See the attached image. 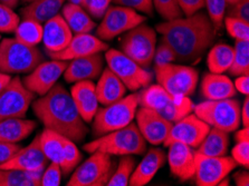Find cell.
<instances>
[{
  "instance_id": "16",
  "label": "cell",
  "mask_w": 249,
  "mask_h": 186,
  "mask_svg": "<svg viewBox=\"0 0 249 186\" xmlns=\"http://www.w3.org/2000/svg\"><path fill=\"white\" fill-rule=\"evenodd\" d=\"M210 126L206 121L200 119L196 114H188L176 123H173L167 139L163 145L167 147L173 142L183 143L186 145L197 149L206 135L208 134Z\"/></svg>"
},
{
  "instance_id": "49",
  "label": "cell",
  "mask_w": 249,
  "mask_h": 186,
  "mask_svg": "<svg viewBox=\"0 0 249 186\" xmlns=\"http://www.w3.org/2000/svg\"><path fill=\"white\" fill-rule=\"evenodd\" d=\"M20 149L18 143L0 142V166L8 162Z\"/></svg>"
},
{
  "instance_id": "3",
  "label": "cell",
  "mask_w": 249,
  "mask_h": 186,
  "mask_svg": "<svg viewBox=\"0 0 249 186\" xmlns=\"http://www.w3.org/2000/svg\"><path fill=\"white\" fill-rule=\"evenodd\" d=\"M137 94L140 107L152 109L171 123H176L194 111L195 105L189 96L169 94L159 84H150Z\"/></svg>"
},
{
  "instance_id": "2",
  "label": "cell",
  "mask_w": 249,
  "mask_h": 186,
  "mask_svg": "<svg viewBox=\"0 0 249 186\" xmlns=\"http://www.w3.org/2000/svg\"><path fill=\"white\" fill-rule=\"evenodd\" d=\"M33 111L45 128L58 133L64 137L82 143L89 134V127L77 111L76 105L60 83L44 96L32 102Z\"/></svg>"
},
{
  "instance_id": "53",
  "label": "cell",
  "mask_w": 249,
  "mask_h": 186,
  "mask_svg": "<svg viewBox=\"0 0 249 186\" xmlns=\"http://www.w3.org/2000/svg\"><path fill=\"white\" fill-rule=\"evenodd\" d=\"M235 138H236L237 142H245V140H249L248 127H244L243 130L237 132Z\"/></svg>"
},
{
  "instance_id": "31",
  "label": "cell",
  "mask_w": 249,
  "mask_h": 186,
  "mask_svg": "<svg viewBox=\"0 0 249 186\" xmlns=\"http://www.w3.org/2000/svg\"><path fill=\"white\" fill-rule=\"evenodd\" d=\"M233 60V47L227 44H217L210 49L207 56V65L210 73L224 74L231 66Z\"/></svg>"
},
{
  "instance_id": "29",
  "label": "cell",
  "mask_w": 249,
  "mask_h": 186,
  "mask_svg": "<svg viewBox=\"0 0 249 186\" xmlns=\"http://www.w3.org/2000/svg\"><path fill=\"white\" fill-rule=\"evenodd\" d=\"M229 147V135L219 128L210 127L208 134L197 147V153L211 157L226 156Z\"/></svg>"
},
{
  "instance_id": "51",
  "label": "cell",
  "mask_w": 249,
  "mask_h": 186,
  "mask_svg": "<svg viewBox=\"0 0 249 186\" xmlns=\"http://www.w3.org/2000/svg\"><path fill=\"white\" fill-rule=\"evenodd\" d=\"M233 181L237 186H248L249 185V174L247 170H238L233 174Z\"/></svg>"
},
{
  "instance_id": "54",
  "label": "cell",
  "mask_w": 249,
  "mask_h": 186,
  "mask_svg": "<svg viewBox=\"0 0 249 186\" xmlns=\"http://www.w3.org/2000/svg\"><path fill=\"white\" fill-rule=\"evenodd\" d=\"M10 75L8 74H5V73H0V92L3 89V87H5L8 83L10 82Z\"/></svg>"
},
{
  "instance_id": "46",
  "label": "cell",
  "mask_w": 249,
  "mask_h": 186,
  "mask_svg": "<svg viewBox=\"0 0 249 186\" xmlns=\"http://www.w3.org/2000/svg\"><path fill=\"white\" fill-rule=\"evenodd\" d=\"M231 157L235 159L237 165L248 169L249 166V140L237 142L231 150Z\"/></svg>"
},
{
  "instance_id": "17",
  "label": "cell",
  "mask_w": 249,
  "mask_h": 186,
  "mask_svg": "<svg viewBox=\"0 0 249 186\" xmlns=\"http://www.w3.org/2000/svg\"><path fill=\"white\" fill-rule=\"evenodd\" d=\"M137 126L146 142L152 145H161L167 139L173 123L160 114L146 107H140L135 113Z\"/></svg>"
},
{
  "instance_id": "41",
  "label": "cell",
  "mask_w": 249,
  "mask_h": 186,
  "mask_svg": "<svg viewBox=\"0 0 249 186\" xmlns=\"http://www.w3.org/2000/svg\"><path fill=\"white\" fill-rule=\"evenodd\" d=\"M19 22V16L15 13L13 8L0 2V33H14Z\"/></svg>"
},
{
  "instance_id": "6",
  "label": "cell",
  "mask_w": 249,
  "mask_h": 186,
  "mask_svg": "<svg viewBox=\"0 0 249 186\" xmlns=\"http://www.w3.org/2000/svg\"><path fill=\"white\" fill-rule=\"evenodd\" d=\"M139 107L138 94L124 96L118 101L97 109L93 118V135L100 137L107 133L120 130L132 123Z\"/></svg>"
},
{
  "instance_id": "55",
  "label": "cell",
  "mask_w": 249,
  "mask_h": 186,
  "mask_svg": "<svg viewBox=\"0 0 249 186\" xmlns=\"http://www.w3.org/2000/svg\"><path fill=\"white\" fill-rule=\"evenodd\" d=\"M19 1L20 0H0V2L3 3V5L10 7V8H15V7H17Z\"/></svg>"
},
{
  "instance_id": "43",
  "label": "cell",
  "mask_w": 249,
  "mask_h": 186,
  "mask_svg": "<svg viewBox=\"0 0 249 186\" xmlns=\"http://www.w3.org/2000/svg\"><path fill=\"white\" fill-rule=\"evenodd\" d=\"M176 60H177V57H176L175 51H173V49L170 47L164 40L161 39L159 46L156 48V51H154V56H153L154 67L167 65V64H171L173 62H176Z\"/></svg>"
},
{
  "instance_id": "26",
  "label": "cell",
  "mask_w": 249,
  "mask_h": 186,
  "mask_svg": "<svg viewBox=\"0 0 249 186\" xmlns=\"http://www.w3.org/2000/svg\"><path fill=\"white\" fill-rule=\"evenodd\" d=\"M201 94L208 101L232 98L237 94L233 83L222 74H206L201 83Z\"/></svg>"
},
{
  "instance_id": "9",
  "label": "cell",
  "mask_w": 249,
  "mask_h": 186,
  "mask_svg": "<svg viewBox=\"0 0 249 186\" xmlns=\"http://www.w3.org/2000/svg\"><path fill=\"white\" fill-rule=\"evenodd\" d=\"M105 60L107 67L131 92H138L149 86L153 81V73L140 66L118 49H107L105 52Z\"/></svg>"
},
{
  "instance_id": "15",
  "label": "cell",
  "mask_w": 249,
  "mask_h": 186,
  "mask_svg": "<svg viewBox=\"0 0 249 186\" xmlns=\"http://www.w3.org/2000/svg\"><path fill=\"white\" fill-rule=\"evenodd\" d=\"M67 64H69L67 62L56 59L41 62L22 79V83L32 93L38 96H44L58 82L59 77L66 69Z\"/></svg>"
},
{
  "instance_id": "42",
  "label": "cell",
  "mask_w": 249,
  "mask_h": 186,
  "mask_svg": "<svg viewBox=\"0 0 249 186\" xmlns=\"http://www.w3.org/2000/svg\"><path fill=\"white\" fill-rule=\"evenodd\" d=\"M62 169L58 163L50 162L47 168H45L41 174L40 186H59L62 181Z\"/></svg>"
},
{
  "instance_id": "19",
  "label": "cell",
  "mask_w": 249,
  "mask_h": 186,
  "mask_svg": "<svg viewBox=\"0 0 249 186\" xmlns=\"http://www.w3.org/2000/svg\"><path fill=\"white\" fill-rule=\"evenodd\" d=\"M48 159L41 151L39 135L32 140L28 146L20 149L8 162L0 166V169H19L26 172H43L48 165Z\"/></svg>"
},
{
  "instance_id": "11",
  "label": "cell",
  "mask_w": 249,
  "mask_h": 186,
  "mask_svg": "<svg viewBox=\"0 0 249 186\" xmlns=\"http://www.w3.org/2000/svg\"><path fill=\"white\" fill-rule=\"evenodd\" d=\"M154 75L160 86L171 95L190 96L198 85V71L190 66L167 64L154 67Z\"/></svg>"
},
{
  "instance_id": "35",
  "label": "cell",
  "mask_w": 249,
  "mask_h": 186,
  "mask_svg": "<svg viewBox=\"0 0 249 186\" xmlns=\"http://www.w3.org/2000/svg\"><path fill=\"white\" fill-rule=\"evenodd\" d=\"M228 71L236 77L249 74V40H236L233 60Z\"/></svg>"
},
{
  "instance_id": "34",
  "label": "cell",
  "mask_w": 249,
  "mask_h": 186,
  "mask_svg": "<svg viewBox=\"0 0 249 186\" xmlns=\"http://www.w3.org/2000/svg\"><path fill=\"white\" fill-rule=\"evenodd\" d=\"M15 38L20 43L28 46L37 47L43 39V24L33 20L29 18H24L15 29Z\"/></svg>"
},
{
  "instance_id": "44",
  "label": "cell",
  "mask_w": 249,
  "mask_h": 186,
  "mask_svg": "<svg viewBox=\"0 0 249 186\" xmlns=\"http://www.w3.org/2000/svg\"><path fill=\"white\" fill-rule=\"evenodd\" d=\"M112 1L113 0H83L82 7L88 11L90 17L102 19Z\"/></svg>"
},
{
  "instance_id": "20",
  "label": "cell",
  "mask_w": 249,
  "mask_h": 186,
  "mask_svg": "<svg viewBox=\"0 0 249 186\" xmlns=\"http://www.w3.org/2000/svg\"><path fill=\"white\" fill-rule=\"evenodd\" d=\"M104 69V57L101 52L81 58L71 59L64 70L66 83L74 84L81 81H94L99 78Z\"/></svg>"
},
{
  "instance_id": "30",
  "label": "cell",
  "mask_w": 249,
  "mask_h": 186,
  "mask_svg": "<svg viewBox=\"0 0 249 186\" xmlns=\"http://www.w3.org/2000/svg\"><path fill=\"white\" fill-rule=\"evenodd\" d=\"M65 0H35L21 9L22 18H29L44 24L58 15Z\"/></svg>"
},
{
  "instance_id": "7",
  "label": "cell",
  "mask_w": 249,
  "mask_h": 186,
  "mask_svg": "<svg viewBox=\"0 0 249 186\" xmlns=\"http://www.w3.org/2000/svg\"><path fill=\"white\" fill-rule=\"evenodd\" d=\"M194 112L200 119L206 121L210 127L231 133L238 130L240 120V104L237 100L208 101L194 106Z\"/></svg>"
},
{
  "instance_id": "13",
  "label": "cell",
  "mask_w": 249,
  "mask_h": 186,
  "mask_svg": "<svg viewBox=\"0 0 249 186\" xmlns=\"http://www.w3.org/2000/svg\"><path fill=\"white\" fill-rule=\"evenodd\" d=\"M36 95L26 88L19 77L11 78L0 92V120L25 117Z\"/></svg>"
},
{
  "instance_id": "50",
  "label": "cell",
  "mask_w": 249,
  "mask_h": 186,
  "mask_svg": "<svg viewBox=\"0 0 249 186\" xmlns=\"http://www.w3.org/2000/svg\"><path fill=\"white\" fill-rule=\"evenodd\" d=\"M235 88L236 90H238L239 93H241L245 96H248L249 95V77L248 75H243V76H238L235 81Z\"/></svg>"
},
{
  "instance_id": "25",
  "label": "cell",
  "mask_w": 249,
  "mask_h": 186,
  "mask_svg": "<svg viewBox=\"0 0 249 186\" xmlns=\"http://www.w3.org/2000/svg\"><path fill=\"white\" fill-rule=\"evenodd\" d=\"M95 92L99 104L107 106L125 96L126 87L107 67L102 71L99 82L95 85Z\"/></svg>"
},
{
  "instance_id": "38",
  "label": "cell",
  "mask_w": 249,
  "mask_h": 186,
  "mask_svg": "<svg viewBox=\"0 0 249 186\" xmlns=\"http://www.w3.org/2000/svg\"><path fill=\"white\" fill-rule=\"evenodd\" d=\"M205 7L208 10V17L213 24L214 32L218 33L224 25L228 3L226 0H203Z\"/></svg>"
},
{
  "instance_id": "40",
  "label": "cell",
  "mask_w": 249,
  "mask_h": 186,
  "mask_svg": "<svg viewBox=\"0 0 249 186\" xmlns=\"http://www.w3.org/2000/svg\"><path fill=\"white\" fill-rule=\"evenodd\" d=\"M225 27L235 40H249V22L238 18L225 17Z\"/></svg>"
},
{
  "instance_id": "39",
  "label": "cell",
  "mask_w": 249,
  "mask_h": 186,
  "mask_svg": "<svg viewBox=\"0 0 249 186\" xmlns=\"http://www.w3.org/2000/svg\"><path fill=\"white\" fill-rule=\"evenodd\" d=\"M152 6L165 21L183 16L177 0H152Z\"/></svg>"
},
{
  "instance_id": "21",
  "label": "cell",
  "mask_w": 249,
  "mask_h": 186,
  "mask_svg": "<svg viewBox=\"0 0 249 186\" xmlns=\"http://www.w3.org/2000/svg\"><path fill=\"white\" fill-rule=\"evenodd\" d=\"M168 163L172 175L186 182L195 177V151L183 143L173 142L168 145Z\"/></svg>"
},
{
  "instance_id": "33",
  "label": "cell",
  "mask_w": 249,
  "mask_h": 186,
  "mask_svg": "<svg viewBox=\"0 0 249 186\" xmlns=\"http://www.w3.org/2000/svg\"><path fill=\"white\" fill-rule=\"evenodd\" d=\"M43 172L0 169V186H40Z\"/></svg>"
},
{
  "instance_id": "45",
  "label": "cell",
  "mask_w": 249,
  "mask_h": 186,
  "mask_svg": "<svg viewBox=\"0 0 249 186\" xmlns=\"http://www.w3.org/2000/svg\"><path fill=\"white\" fill-rule=\"evenodd\" d=\"M226 14L227 17L238 18L249 22V0H238L232 5H228Z\"/></svg>"
},
{
  "instance_id": "57",
  "label": "cell",
  "mask_w": 249,
  "mask_h": 186,
  "mask_svg": "<svg viewBox=\"0 0 249 186\" xmlns=\"http://www.w3.org/2000/svg\"><path fill=\"white\" fill-rule=\"evenodd\" d=\"M236 1H238V0H226V2H227L228 5H232V3H235Z\"/></svg>"
},
{
  "instance_id": "48",
  "label": "cell",
  "mask_w": 249,
  "mask_h": 186,
  "mask_svg": "<svg viewBox=\"0 0 249 186\" xmlns=\"http://www.w3.org/2000/svg\"><path fill=\"white\" fill-rule=\"evenodd\" d=\"M177 1H178V5L182 10L183 15H186V16H191L205 7L203 0H177Z\"/></svg>"
},
{
  "instance_id": "22",
  "label": "cell",
  "mask_w": 249,
  "mask_h": 186,
  "mask_svg": "<svg viewBox=\"0 0 249 186\" xmlns=\"http://www.w3.org/2000/svg\"><path fill=\"white\" fill-rule=\"evenodd\" d=\"M73 36V32L62 15H56L44 22L41 43L44 44L47 52H57L70 44Z\"/></svg>"
},
{
  "instance_id": "52",
  "label": "cell",
  "mask_w": 249,
  "mask_h": 186,
  "mask_svg": "<svg viewBox=\"0 0 249 186\" xmlns=\"http://www.w3.org/2000/svg\"><path fill=\"white\" fill-rule=\"evenodd\" d=\"M240 120L243 123L244 127H248L249 124V100L248 96L245 98L243 107H240Z\"/></svg>"
},
{
  "instance_id": "1",
  "label": "cell",
  "mask_w": 249,
  "mask_h": 186,
  "mask_svg": "<svg viewBox=\"0 0 249 186\" xmlns=\"http://www.w3.org/2000/svg\"><path fill=\"white\" fill-rule=\"evenodd\" d=\"M157 32L175 51L177 60L195 64L205 55L216 37V32L208 15L198 11L186 18L161 22Z\"/></svg>"
},
{
  "instance_id": "5",
  "label": "cell",
  "mask_w": 249,
  "mask_h": 186,
  "mask_svg": "<svg viewBox=\"0 0 249 186\" xmlns=\"http://www.w3.org/2000/svg\"><path fill=\"white\" fill-rule=\"evenodd\" d=\"M44 62L38 48L20 43L16 38H5L0 41V73L28 74Z\"/></svg>"
},
{
  "instance_id": "14",
  "label": "cell",
  "mask_w": 249,
  "mask_h": 186,
  "mask_svg": "<svg viewBox=\"0 0 249 186\" xmlns=\"http://www.w3.org/2000/svg\"><path fill=\"white\" fill-rule=\"evenodd\" d=\"M195 177L198 186H216L237 168L232 157H211L195 152Z\"/></svg>"
},
{
  "instance_id": "36",
  "label": "cell",
  "mask_w": 249,
  "mask_h": 186,
  "mask_svg": "<svg viewBox=\"0 0 249 186\" xmlns=\"http://www.w3.org/2000/svg\"><path fill=\"white\" fill-rule=\"evenodd\" d=\"M135 169V159L132 155H123L121 157L119 165L114 169L112 176L107 182V186H127L130 177Z\"/></svg>"
},
{
  "instance_id": "8",
  "label": "cell",
  "mask_w": 249,
  "mask_h": 186,
  "mask_svg": "<svg viewBox=\"0 0 249 186\" xmlns=\"http://www.w3.org/2000/svg\"><path fill=\"white\" fill-rule=\"evenodd\" d=\"M156 48L157 33L144 24L126 32L121 39V51L146 69L152 65Z\"/></svg>"
},
{
  "instance_id": "37",
  "label": "cell",
  "mask_w": 249,
  "mask_h": 186,
  "mask_svg": "<svg viewBox=\"0 0 249 186\" xmlns=\"http://www.w3.org/2000/svg\"><path fill=\"white\" fill-rule=\"evenodd\" d=\"M82 154L77 149L76 143L69 138H64V152L63 161L60 163V169L64 175H69L73 173V170L77 168L82 161Z\"/></svg>"
},
{
  "instance_id": "32",
  "label": "cell",
  "mask_w": 249,
  "mask_h": 186,
  "mask_svg": "<svg viewBox=\"0 0 249 186\" xmlns=\"http://www.w3.org/2000/svg\"><path fill=\"white\" fill-rule=\"evenodd\" d=\"M64 138V136L48 128H45L39 134L41 151L50 162L58 163L60 165L63 161Z\"/></svg>"
},
{
  "instance_id": "47",
  "label": "cell",
  "mask_w": 249,
  "mask_h": 186,
  "mask_svg": "<svg viewBox=\"0 0 249 186\" xmlns=\"http://www.w3.org/2000/svg\"><path fill=\"white\" fill-rule=\"evenodd\" d=\"M115 5L130 7L143 14L151 15L153 11L152 0H113Z\"/></svg>"
},
{
  "instance_id": "10",
  "label": "cell",
  "mask_w": 249,
  "mask_h": 186,
  "mask_svg": "<svg viewBox=\"0 0 249 186\" xmlns=\"http://www.w3.org/2000/svg\"><path fill=\"white\" fill-rule=\"evenodd\" d=\"M113 172L114 164L112 155L101 151L90 153L84 163L73 170L69 186H104L107 184Z\"/></svg>"
},
{
  "instance_id": "23",
  "label": "cell",
  "mask_w": 249,
  "mask_h": 186,
  "mask_svg": "<svg viewBox=\"0 0 249 186\" xmlns=\"http://www.w3.org/2000/svg\"><path fill=\"white\" fill-rule=\"evenodd\" d=\"M71 95L83 120L85 123H90L99 109L95 84L93 81L74 83L71 88Z\"/></svg>"
},
{
  "instance_id": "4",
  "label": "cell",
  "mask_w": 249,
  "mask_h": 186,
  "mask_svg": "<svg viewBox=\"0 0 249 186\" xmlns=\"http://www.w3.org/2000/svg\"><path fill=\"white\" fill-rule=\"evenodd\" d=\"M88 153L101 151L110 155H142L146 151V140L135 123L96 137L83 147Z\"/></svg>"
},
{
  "instance_id": "58",
  "label": "cell",
  "mask_w": 249,
  "mask_h": 186,
  "mask_svg": "<svg viewBox=\"0 0 249 186\" xmlns=\"http://www.w3.org/2000/svg\"><path fill=\"white\" fill-rule=\"evenodd\" d=\"M22 2L24 3H29V2H33V1H35V0H21Z\"/></svg>"
},
{
  "instance_id": "28",
  "label": "cell",
  "mask_w": 249,
  "mask_h": 186,
  "mask_svg": "<svg viewBox=\"0 0 249 186\" xmlns=\"http://www.w3.org/2000/svg\"><path fill=\"white\" fill-rule=\"evenodd\" d=\"M62 17L69 25L74 35L90 34L96 27L95 21L82 6L69 2L62 7Z\"/></svg>"
},
{
  "instance_id": "59",
  "label": "cell",
  "mask_w": 249,
  "mask_h": 186,
  "mask_svg": "<svg viewBox=\"0 0 249 186\" xmlns=\"http://www.w3.org/2000/svg\"><path fill=\"white\" fill-rule=\"evenodd\" d=\"M0 41H1V36H0Z\"/></svg>"
},
{
  "instance_id": "24",
  "label": "cell",
  "mask_w": 249,
  "mask_h": 186,
  "mask_svg": "<svg viewBox=\"0 0 249 186\" xmlns=\"http://www.w3.org/2000/svg\"><path fill=\"white\" fill-rule=\"evenodd\" d=\"M165 161H167V155L163 150L150 149L134 169L130 177L129 185L144 186L149 184L156 176L158 170L165 164Z\"/></svg>"
},
{
  "instance_id": "56",
  "label": "cell",
  "mask_w": 249,
  "mask_h": 186,
  "mask_svg": "<svg viewBox=\"0 0 249 186\" xmlns=\"http://www.w3.org/2000/svg\"><path fill=\"white\" fill-rule=\"evenodd\" d=\"M71 3H75V5H78V6H82L83 3V0H69Z\"/></svg>"
},
{
  "instance_id": "27",
  "label": "cell",
  "mask_w": 249,
  "mask_h": 186,
  "mask_svg": "<svg viewBox=\"0 0 249 186\" xmlns=\"http://www.w3.org/2000/svg\"><path fill=\"white\" fill-rule=\"evenodd\" d=\"M36 121L14 117L0 120V142L19 143L36 130Z\"/></svg>"
},
{
  "instance_id": "12",
  "label": "cell",
  "mask_w": 249,
  "mask_h": 186,
  "mask_svg": "<svg viewBox=\"0 0 249 186\" xmlns=\"http://www.w3.org/2000/svg\"><path fill=\"white\" fill-rule=\"evenodd\" d=\"M146 18L137 10L125 6H110L102 17L96 36L103 41H110L122 34L145 22Z\"/></svg>"
},
{
  "instance_id": "18",
  "label": "cell",
  "mask_w": 249,
  "mask_h": 186,
  "mask_svg": "<svg viewBox=\"0 0 249 186\" xmlns=\"http://www.w3.org/2000/svg\"><path fill=\"white\" fill-rule=\"evenodd\" d=\"M107 49L108 45L100 39L99 37L90 35V34H76L63 51L57 52H47V55L52 59L70 62L71 59L107 51Z\"/></svg>"
}]
</instances>
